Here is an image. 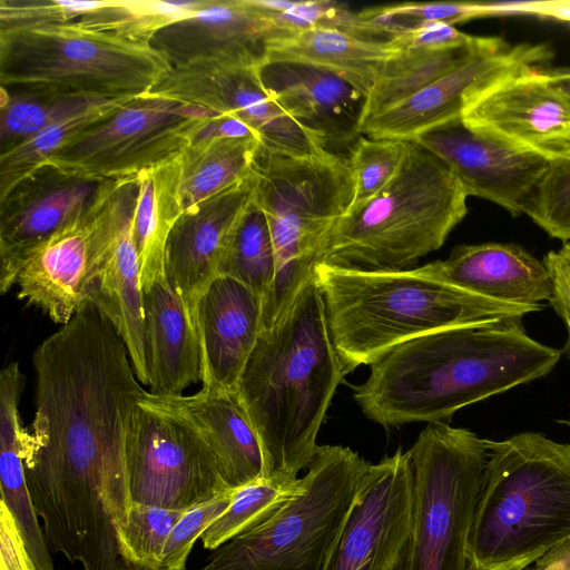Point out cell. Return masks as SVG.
<instances>
[{
  "label": "cell",
  "mask_w": 570,
  "mask_h": 570,
  "mask_svg": "<svg viewBox=\"0 0 570 570\" xmlns=\"http://www.w3.org/2000/svg\"><path fill=\"white\" fill-rule=\"evenodd\" d=\"M36 411L22 461L48 547L85 570L124 560L131 500L126 446L146 392L125 342L91 303L35 350Z\"/></svg>",
  "instance_id": "1"
},
{
  "label": "cell",
  "mask_w": 570,
  "mask_h": 570,
  "mask_svg": "<svg viewBox=\"0 0 570 570\" xmlns=\"http://www.w3.org/2000/svg\"><path fill=\"white\" fill-rule=\"evenodd\" d=\"M560 355L531 338L521 318L455 326L391 350L370 365L353 396L384 428L442 422L462 407L546 376Z\"/></svg>",
  "instance_id": "2"
},
{
  "label": "cell",
  "mask_w": 570,
  "mask_h": 570,
  "mask_svg": "<svg viewBox=\"0 0 570 570\" xmlns=\"http://www.w3.org/2000/svg\"><path fill=\"white\" fill-rule=\"evenodd\" d=\"M345 374L314 272L275 323L262 330L236 385L263 448L264 479L296 480L307 469Z\"/></svg>",
  "instance_id": "3"
},
{
  "label": "cell",
  "mask_w": 570,
  "mask_h": 570,
  "mask_svg": "<svg viewBox=\"0 0 570 570\" xmlns=\"http://www.w3.org/2000/svg\"><path fill=\"white\" fill-rule=\"evenodd\" d=\"M330 335L345 373L436 331L522 318L540 306L493 301L429 276L419 267L364 271L315 267Z\"/></svg>",
  "instance_id": "4"
},
{
  "label": "cell",
  "mask_w": 570,
  "mask_h": 570,
  "mask_svg": "<svg viewBox=\"0 0 570 570\" xmlns=\"http://www.w3.org/2000/svg\"><path fill=\"white\" fill-rule=\"evenodd\" d=\"M488 448L470 570H525L570 542V444L522 432Z\"/></svg>",
  "instance_id": "5"
},
{
  "label": "cell",
  "mask_w": 570,
  "mask_h": 570,
  "mask_svg": "<svg viewBox=\"0 0 570 570\" xmlns=\"http://www.w3.org/2000/svg\"><path fill=\"white\" fill-rule=\"evenodd\" d=\"M468 195L434 155L410 141L396 178L367 203L351 207L317 254V265L364 271L406 269L439 249L465 217Z\"/></svg>",
  "instance_id": "6"
},
{
  "label": "cell",
  "mask_w": 570,
  "mask_h": 570,
  "mask_svg": "<svg viewBox=\"0 0 570 570\" xmlns=\"http://www.w3.org/2000/svg\"><path fill=\"white\" fill-rule=\"evenodd\" d=\"M254 200L266 216L276 256L263 302L262 330L285 312L317 265V254L350 209L354 179L347 157L323 151L293 156L259 145L252 166Z\"/></svg>",
  "instance_id": "7"
},
{
  "label": "cell",
  "mask_w": 570,
  "mask_h": 570,
  "mask_svg": "<svg viewBox=\"0 0 570 570\" xmlns=\"http://www.w3.org/2000/svg\"><path fill=\"white\" fill-rule=\"evenodd\" d=\"M171 68L149 42L78 20L0 28V82L99 98L148 94Z\"/></svg>",
  "instance_id": "8"
},
{
  "label": "cell",
  "mask_w": 570,
  "mask_h": 570,
  "mask_svg": "<svg viewBox=\"0 0 570 570\" xmlns=\"http://www.w3.org/2000/svg\"><path fill=\"white\" fill-rule=\"evenodd\" d=\"M371 463L341 445H318L301 492L232 538L199 570H325Z\"/></svg>",
  "instance_id": "9"
},
{
  "label": "cell",
  "mask_w": 570,
  "mask_h": 570,
  "mask_svg": "<svg viewBox=\"0 0 570 570\" xmlns=\"http://www.w3.org/2000/svg\"><path fill=\"white\" fill-rule=\"evenodd\" d=\"M414 490L407 570H470L469 535L488 439L428 423L409 450Z\"/></svg>",
  "instance_id": "10"
},
{
  "label": "cell",
  "mask_w": 570,
  "mask_h": 570,
  "mask_svg": "<svg viewBox=\"0 0 570 570\" xmlns=\"http://www.w3.org/2000/svg\"><path fill=\"white\" fill-rule=\"evenodd\" d=\"M218 116L179 102L139 96L78 135L45 164L99 179L135 177L179 155Z\"/></svg>",
  "instance_id": "11"
},
{
  "label": "cell",
  "mask_w": 570,
  "mask_h": 570,
  "mask_svg": "<svg viewBox=\"0 0 570 570\" xmlns=\"http://www.w3.org/2000/svg\"><path fill=\"white\" fill-rule=\"evenodd\" d=\"M131 503L187 511L229 491L187 421L138 401L126 446Z\"/></svg>",
  "instance_id": "12"
},
{
  "label": "cell",
  "mask_w": 570,
  "mask_h": 570,
  "mask_svg": "<svg viewBox=\"0 0 570 570\" xmlns=\"http://www.w3.org/2000/svg\"><path fill=\"white\" fill-rule=\"evenodd\" d=\"M414 490L409 451L370 465L325 570H392L410 543Z\"/></svg>",
  "instance_id": "13"
},
{
  "label": "cell",
  "mask_w": 570,
  "mask_h": 570,
  "mask_svg": "<svg viewBox=\"0 0 570 570\" xmlns=\"http://www.w3.org/2000/svg\"><path fill=\"white\" fill-rule=\"evenodd\" d=\"M551 56L547 45L510 46L500 38L428 87L367 118L361 135L413 141L461 118L465 106L484 90L525 69L542 67Z\"/></svg>",
  "instance_id": "14"
},
{
  "label": "cell",
  "mask_w": 570,
  "mask_h": 570,
  "mask_svg": "<svg viewBox=\"0 0 570 570\" xmlns=\"http://www.w3.org/2000/svg\"><path fill=\"white\" fill-rule=\"evenodd\" d=\"M137 191V176L108 179L100 191L102 243L89 303L116 328L137 379L149 385L140 269L132 237Z\"/></svg>",
  "instance_id": "15"
},
{
  "label": "cell",
  "mask_w": 570,
  "mask_h": 570,
  "mask_svg": "<svg viewBox=\"0 0 570 570\" xmlns=\"http://www.w3.org/2000/svg\"><path fill=\"white\" fill-rule=\"evenodd\" d=\"M461 119L473 131L548 161L570 158V104L542 67L525 69L472 99Z\"/></svg>",
  "instance_id": "16"
},
{
  "label": "cell",
  "mask_w": 570,
  "mask_h": 570,
  "mask_svg": "<svg viewBox=\"0 0 570 570\" xmlns=\"http://www.w3.org/2000/svg\"><path fill=\"white\" fill-rule=\"evenodd\" d=\"M108 179L41 165L0 199V292L6 294L31 254L79 216Z\"/></svg>",
  "instance_id": "17"
},
{
  "label": "cell",
  "mask_w": 570,
  "mask_h": 570,
  "mask_svg": "<svg viewBox=\"0 0 570 570\" xmlns=\"http://www.w3.org/2000/svg\"><path fill=\"white\" fill-rule=\"evenodd\" d=\"M439 158L469 196L492 202L512 216L527 214L550 161L468 128L461 118L413 140Z\"/></svg>",
  "instance_id": "18"
},
{
  "label": "cell",
  "mask_w": 570,
  "mask_h": 570,
  "mask_svg": "<svg viewBox=\"0 0 570 570\" xmlns=\"http://www.w3.org/2000/svg\"><path fill=\"white\" fill-rule=\"evenodd\" d=\"M100 190L79 216L31 254L16 279L18 298L60 325L89 302L102 243Z\"/></svg>",
  "instance_id": "19"
},
{
  "label": "cell",
  "mask_w": 570,
  "mask_h": 570,
  "mask_svg": "<svg viewBox=\"0 0 570 570\" xmlns=\"http://www.w3.org/2000/svg\"><path fill=\"white\" fill-rule=\"evenodd\" d=\"M254 195L253 173L181 213L166 244L165 274L196 324L197 304L213 281L233 232Z\"/></svg>",
  "instance_id": "20"
},
{
  "label": "cell",
  "mask_w": 570,
  "mask_h": 570,
  "mask_svg": "<svg viewBox=\"0 0 570 570\" xmlns=\"http://www.w3.org/2000/svg\"><path fill=\"white\" fill-rule=\"evenodd\" d=\"M275 37L271 13L255 0H206L197 11L159 30L150 45L170 66L196 60L261 65Z\"/></svg>",
  "instance_id": "21"
},
{
  "label": "cell",
  "mask_w": 570,
  "mask_h": 570,
  "mask_svg": "<svg viewBox=\"0 0 570 570\" xmlns=\"http://www.w3.org/2000/svg\"><path fill=\"white\" fill-rule=\"evenodd\" d=\"M262 81L273 100L332 153L361 136L365 95L334 73L309 65L264 60Z\"/></svg>",
  "instance_id": "22"
},
{
  "label": "cell",
  "mask_w": 570,
  "mask_h": 570,
  "mask_svg": "<svg viewBox=\"0 0 570 570\" xmlns=\"http://www.w3.org/2000/svg\"><path fill=\"white\" fill-rule=\"evenodd\" d=\"M139 401L176 414L195 428L210 449L228 489L264 479L263 448L236 389L203 385L187 396L146 391Z\"/></svg>",
  "instance_id": "23"
},
{
  "label": "cell",
  "mask_w": 570,
  "mask_h": 570,
  "mask_svg": "<svg viewBox=\"0 0 570 570\" xmlns=\"http://www.w3.org/2000/svg\"><path fill=\"white\" fill-rule=\"evenodd\" d=\"M263 299L227 276H217L195 314L202 348V383L236 389L262 332Z\"/></svg>",
  "instance_id": "24"
},
{
  "label": "cell",
  "mask_w": 570,
  "mask_h": 570,
  "mask_svg": "<svg viewBox=\"0 0 570 570\" xmlns=\"http://www.w3.org/2000/svg\"><path fill=\"white\" fill-rule=\"evenodd\" d=\"M419 268L429 276L502 303L540 306V302L552 296L543 262L513 244L461 245L446 259Z\"/></svg>",
  "instance_id": "25"
},
{
  "label": "cell",
  "mask_w": 570,
  "mask_h": 570,
  "mask_svg": "<svg viewBox=\"0 0 570 570\" xmlns=\"http://www.w3.org/2000/svg\"><path fill=\"white\" fill-rule=\"evenodd\" d=\"M149 387L153 394L178 395L202 382V348L188 307L166 277L142 292Z\"/></svg>",
  "instance_id": "26"
},
{
  "label": "cell",
  "mask_w": 570,
  "mask_h": 570,
  "mask_svg": "<svg viewBox=\"0 0 570 570\" xmlns=\"http://www.w3.org/2000/svg\"><path fill=\"white\" fill-rule=\"evenodd\" d=\"M24 376L19 363L0 374V483L1 502L8 508L36 570H55L48 543L26 482L22 449L27 429L19 414Z\"/></svg>",
  "instance_id": "27"
},
{
  "label": "cell",
  "mask_w": 570,
  "mask_h": 570,
  "mask_svg": "<svg viewBox=\"0 0 570 570\" xmlns=\"http://www.w3.org/2000/svg\"><path fill=\"white\" fill-rule=\"evenodd\" d=\"M397 50L392 41H374L331 28H313L271 39L268 61H291L324 69L366 97L385 60Z\"/></svg>",
  "instance_id": "28"
},
{
  "label": "cell",
  "mask_w": 570,
  "mask_h": 570,
  "mask_svg": "<svg viewBox=\"0 0 570 570\" xmlns=\"http://www.w3.org/2000/svg\"><path fill=\"white\" fill-rule=\"evenodd\" d=\"M177 156L137 175L132 237L142 292L165 274L167 239L183 213Z\"/></svg>",
  "instance_id": "29"
},
{
  "label": "cell",
  "mask_w": 570,
  "mask_h": 570,
  "mask_svg": "<svg viewBox=\"0 0 570 570\" xmlns=\"http://www.w3.org/2000/svg\"><path fill=\"white\" fill-rule=\"evenodd\" d=\"M261 140L248 136H205L178 156L183 212L237 184L252 173Z\"/></svg>",
  "instance_id": "30"
},
{
  "label": "cell",
  "mask_w": 570,
  "mask_h": 570,
  "mask_svg": "<svg viewBox=\"0 0 570 570\" xmlns=\"http://www.w3.org/2000/svg\"><path fill=\"white\" fill-rule=\"evenodd\" d=\"M500 37L474 36L465 46L443 50L397 48L383 63L365 97L362 124L371 116L428 87L479 51L497 43Z\"/></svg>",
  "instance_id": "31"
},
{
  "label": "cell",
  "mask_w": 570,
  "mask_h": 570,
  "mask_svg": "<svg viewBox=\"0 0 570 570\" xmlns=\"http://www.w3.org/2000/svg\"><path fill=\"white\" fill-rule=\"evenodd\" d=\"M137 97L99 98L48 125L0 154V199L27 175L89 127L111 117Z\"/></svg>",
  "instance_id": "32"
},
{
  "label": "cell",
  "mask_w": 570,
  "mask_h": 570,
  "mask_svg": "<svg viewBox=\"0 0 570 570\" xmlns=\"http://www.w3.org/2000/svg\"><path fill=\"white\" fill-rule=\"evenodd\" d=\"M275 273L276 256L271 229L253 197L225 248L218 276L236 279L264 302Z\"/></svg>",
  "instance_id": "33"
},
{
  "label": "cell",
  "mask_w": 570,
  "mask_h": 570,
  "mask_svg": "<svg viewBox=\"0 0 570 570\" xmlns=\"http://www.w3.org/2000/svg\"><path fill=\"white\" fill-rule=\"evenodd\" d=\"M99 97L1 87L0 151H4Z\"/></svg>",
  "instance_id": "34"
},
{
  "label": "cell",
  "mask_w": 570,
  "mask_h": 570,
  "mask_svg": "<svg viewBox=\"0 0 570 570\" xmlns=\"http://www.w3.org/2000/svg\"><path fill=\"white\" fill-rule=\"evenodd\" d=\"M303 488L302 478L259 479L236 490L229 507L204 531V548L214 550L276 513Z\"/></svg>",
  "instance_id": "35"
},
{
  "label": "cell",
  "mask_w": 570,
  "mask_h": 570,
  "mask_svg": "<svg viewBox=\"0 0 570 570\" xmlns=\"http://www.w3.org/2000/svg\"><path fill=\"white\" fill-rule=\"evenodd\" d=\"M205 1L112 0L76 20L88 28L150 43L159 30L197 11Z\"/></svg>",
  "instance_id": "36"
},
{
  "label": "cell",
  "mask_w": 570,
  "mask_h": 570,
  "mask_svg": "<svg viewBox=\"0 0 570 570\" xmlns=\"http://www.w3.org/2000/svg\"><path fill=\"white\" fill-rule=\"evenodd\" d=\"M271 13L276 38L313 28H331L374 41H392L381 27L361 12L328 0H255Z\"/></svg>",
  "instance_id": "37"
},
{
  "label": "cell",
  "mask_w": 570,
  "mask_h": 570,
  "mask_svg": "<svg viewBox=\"0 0 570 570\" xmlns=\"http://www.w3.org/2000/svg\"><path fill=\"white\" fill-rule=\"evenodd\" d=\"M409 147L410 141L405 140L364 136L356 139L347 157L354 179L351 207L367 203L396 178L404 165Z\"/></svg>",
  "instance_id": "38"
},
{
  "label": "cell",
  "mask_w": 570,
  "mask_h": 570,
  "mask_svg": "<svg viewBox=\"0 0 570 570\" xmlns=\"http://www.w3.org/2000/svg\"><path fill=\"white\" fill-rule=\"evenodd\" d=\"M362 16L387 31L393 39L421 23L443 22L451 26L493 16L491 2L441 1L404 2L365 9Z\"/></svg>",
  "instance_id": "39"
},
{
  "label": "cell",
  "mask_w": 570,
  "mask_h": 570,
  "mask_svg": "<svg viewBox=\"0 0 570 570\" xmlns=\"http://www.w3.org/2000/svg\"><path fill=\"white\" fill-rule=\"evenodd\" d=\"M185 512L131 503L118 532L122 558L158 570L166 540Z\"/></svg>",
  "instance_id": "40"
},
{
  "label": "cell",
  "mask_w": 570,
  "mask_h": 570,
  "mask_svg": "<svg viewBox=\"0 0 570 570\" xmlns=\"http://www.w3.org/2000/svg\"><path fill=\"white\" fill-rule=\"evenodd\" d=\"M525 215L550 237L570 242V158L550 161Z\"/></svg>",
  "instance_id": "41"
},
{
  "label": "cell",
  "mask_w": 570,
  "mask_h": 570,
  "mask_svg": "<svg viewBox=\"0 0 570 570\" xmlns=\"http://www.w3.org/2000/svg\"><path fill=\"white\" fill-rule=\"evenodd\" d=\"M236 490H229L183 514L166 540L158 570H185L195 541L229 507Z\"/></svg>",
  "instance_id": "42"
},
{
  "label": "cell",
  "mask_w": 570,
  "mask_h": 570,
  "mask_svg": "<svg viewBox=\"0 0 570 570\" xmlns=\"http://www.w3.org/2000/svg\"><path fill=\"white\" fill-rule=\"evenodd\" d=\"M112 0H0V28L67 22L109 6Z\"/></svg>",
  "instance_id": "43"
},
{
  "label": "cell",
  "mask_w": 570,
  "mask_h": 570,
  "mask_svg": "<svg viewBox=\"0 0 570 570\" xmlns=\"http://www.w3.org/2000/svg\"><path fill=\"white\" fill-rule=\"evenodd\" d=\"M473 38L451 24L426 22L410 28L392 42L400 49L443 50L465 46Z\"/></svg>",
  "instance_id": "44"
},
{
  "label": "cell",
  "mask_w": 570,
  "mask_h": 570,
  "mask_svg": "<svg viewBox=\"0 0 570 570\" xmlns=\"http://www.w3.org/2000/svg\"><path fill=\"white\" fill-rule=\"evenodd\" d=\"M552 285L550 304L563 321L567 328L566 350L570 356V242L558 250H550L544 259Z\"/></svg>",
  "instance_id": "45"
},
{
  "label": "cell",
  "mask_w": 570,
  "mask_h": 570,
  "mask_svg": "<svg viewBox=\"0 0 570 570\" xmlns=\"http://www.w3.org/2000/svg\"><path fill=\"white\" fill-rule=\"evenodd\" d=\"M0 570H36L8 508L0 504Z\"/></svg>",
  "instance_id": "46"
},
{
  "label": "cell",
  "mask_w": 570,
  "mask_h": 570,
  "mask_svg": "<svg viewBox=\"0 0 570 570\" xmlns=\"http://www.w3.org/2000/svg\"><path fill=\"white\" fill-rule=\"evenodd\" d=\"M518 13L570 22V0L520 2Z\"/></svg>",
  "instance_id": "47"
},
{
  "label": "cell",
  "mask_w": 570,
  "mask_h": 570,
  "mask_svg": "<svg viewBox=\"0 0 570 570\" xmlns=\"http://www.w3.org/2000/svg\"><path fill=\"white\" fill-rule=\"evenodd\" d=\"M542 73L549 86L570 104V67L557 69L542 68Z\"/></svg>",
  "instance_id": "48"
},
{
  "label": "cell",
  "mask_w": 570,
  "mask_h": 570,
  "mask_svg": "<svg viewBox=\"0 0 570 570\" xmlns=\"http://www.w3.org/2000/svg\"><path fill=\"white\" fill-rule=\"evenodd\" d=\"M115 570H156V569L129 561L127 559H124V561Z\"/></svg>",
  "instance_id": "49"
},
{
  "label": "cell",
  "mask_w": 570,
  "mask_h": 570,
  "mask_svg": "<svg viewBox=\"0 0 570 570\" xmlns=\"http://www.w3.org/2000/svg\"><path fill=\"white\" fill-rule=\"evenodd\" d=\"M409 550H410V543L392 570H407Z\"/></svg>",
  "instance_id": "50"
},
{
  "label": "cell",
  "mask_w": 570,
  "mask_h": 570,
  "mask_svg": "<svg viewBox=\"0 0 570 570\" xmlns=\"http://www.w3.org/2000/svg\"><path fill=\"white\" fill-rule=\"evenodd\" d=\"M569 425H570V423H569Z\"/></svg>",
  "instance_id": "51"
}]
</instances>
